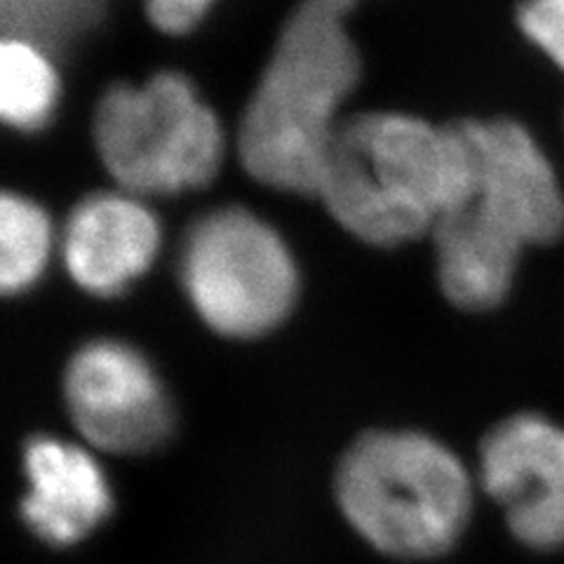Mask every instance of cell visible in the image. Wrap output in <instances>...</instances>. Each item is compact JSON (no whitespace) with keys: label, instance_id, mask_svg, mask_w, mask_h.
<instances>
[{"label":"cell","instance_id":"6da1fadb","mask_svg":"<svg viewBox=\"0 0 564 564\" xmlns=\"http://www.w3.org/2000/svg\"><path fill=\"white\" fill-rule=\"evenodd\" d=\"M475 182L466 120L431 126L404 113H365L339 126L317 196L356 238L395 247L470 205Z\"/></svg>","mask_w":564,"mask_h":564},{"label":"cell","instance_id":"7a4b0ae2","mask_svg":"<svg viewBox=\"0 0 564 564\" xmlns=\"http://www.w3.org/2000/svg\"><path fill=\"white\" fill-rule=\"evenodd\" d=\"M350 8L352 0H302L282 26L238 132L240 161L257 182L317 196L339 106L360 78Z\"/></svg>","mask_w":564,"mask_h":564},{"label":"cell","instance_id":"3957f363","mask_svg":"<svg viewBox=\"0 0 564 564\" xmlns=\"http://www.w3.org/2000/svg\"><path fill=\"white\" fill-rule=\"evenodd\" d=\"M475 487L462 456L437 437L372 431L344 452L334 494L346 522L375 551L431 560L462 541Z\"/></svg>","mask_w":564,"mask_h":564},{"label":"cell","instance_id":"277c9868","mask_svg":"<svg viewBox=\"0 0 564 564\" xmlns=\"http://www.w3.org/2000/svg\"><path fill=\"white\" fill-rule=\"evenodd\" d=\"M95 144L104 167L132 196L200 188L224 158L219 118L172 70L144 85H113L97 104Z\"/></svg>","mask_w":564,"mask_h":564},{"label":"cell","instance_id":"5b68a950","mask_svg":"<svg viewBox=\"0 0 564 564\" xmlns=\"http://www.w3.org/2000/svg\"><path fill=\"white\" fill-rule=\"evenodd\" d=\"M182 285L200 321L226 339H257L288 321L299 296L290 247L240 207L205 215L188 231Z\"/></svg>","mask_w":564,"mask_h":564},{"label":"cell","instance_id":"8992f818","mask_svg":"<svg viewBox=\"0 0 564 564\" xmlns=\"http://www.w3.org/2000/svg\"><path fill=\"white\" fill-rule=\"evenodd\" d=\"M64 402L87 447L147 454L174 429L167 388L153 362L118 339L83 344L64 369Z\"/></svg>","mask_w":564,"mask_h":564},{"label":"cell","instance_id":"52a82bcc","mask_svg":"<svg viewBox=\"0 0 564 564\" xmlns=\"http://www.w3.org/2000/svg\"><path fill=\"white\" fill-rule=\"evenodd\" d=\"M475 480L524 549H564V423L541 412L501 419L482 437Z\"/></svg>","mask_w":564,"mask_h":564},{"label":"cell","instance_id":"ba28073f","mask_svg":"<svg viewBox=\"0 0 564 564\" xmlns=\"http://www.w3.org/2000/svg\"><path fill=\"white\" fill-rule=\"evenodd\" d=\"M475 151L473 207L524 247L564 234V191L549 155L527 128L508 118L466 120Z\"/></svg>","mask_w":564,"mask_h":564},{"label":"cell","instance_id":"9c48e42d","mask_svg":"<svg viewBox=\"0 0 564 564\" xmlns=\"http://www.w3.org/2000/svg\"><path fill=\"white\" fill-rule=\"evenodd\" d=\"M26 491L20 513L35 539L68 549L113 513V489L97 456L76 443L33 435L22 454Z\"/></svg>","mask_w":564,"mask_h":564},{"label":"cell","instance_id":"30bf717a","mask_svg":"<svg viewBox=\"0 0 564 564\" xmlns=\"http://www.w3.org/2000/svg\"><path fill=\"white\" fill-rule=\"evenodd\" d=\"M161 250V226L132 193H95L70 212L62 238L64 267L80 290L118 296L144 275Z\"/></svg>","mask_w":564,"mask_h":564},{"label":"cell","instance_id":"8fae6325","mask_svg":"<svg viewBox=\"0 0 564 564\" xmlns=\"http://www.w3.org/2000/svg\"><path fill=\"white\" fill-rule=\"evenodd\" d=\"M433 238L440 288L454 306L489 311L503 302L513 288L524 250L518 238L473 205L440 219Z\"/></svg>","mask_w":564,"mask_h":564},{"label":"cell","instance_id":"7c38bea8","mask_svg":"<svg viewBox=\"0 0 564 564\" xmlns=\"http://www.w3.org/2000/svg\"><path fill=\"white\" fill-rule=\"evenodd\" d=\"M59 101L55 64L24 39H6L0 50V113L14 130H41Z\"/></svg>","mask_w":564,"mask_h":564},{"label":"cell","instance_id":"4fadbf2b","mask_svg":"<svg viewBox=\"0 0 564 564\" xmlns=\"http://www.w3.org/2000/svg\"><path fill=\"white\" fill-rule=\"evenodd\" d=\"M55 231L45 209L17 193L0 203V288L6 294H24L50 267Z\"/></svg>","mask_w":564,"mask_h":564},{"label":"cell","instance_id":"5bb4252c","mask_svg":"<svg viewBox=\"0 0 564 564\" xmlns=\"http://www.w3.org/2000/svg\"><path fill=\"white\" fill-rule=\"evenodd\" d=\"M101 8L104 0H0L6 39L35 45L74 39L99 20Z\"/></svg>","mask_w":564,"mask_h":564},{"label":"cell","instance_id":"9a60e30c","mask_svg":"<svg viewBox=\"0 0 564 564\" xmlns=\"http://www.w3.org/2000/svg\"><path fill=\"white\" fill-rule=\"evenodd\" d=\"M518 26L529 43L564 70V0H522Z\"/></svg>","mask_w":564,"mask_h":564},{"label":"cell","instance_id":"2e32d148","mask_svg":"<svg viewBox=\"0 0 564 564\" xmlns=\"http://www.w3.org/2000/svg\"><path fill=\"white\" fill-rule=\"evenodd\" d=\"M212 3L215 0H147V12L155 29L182 35L203 22Z\"/></svg>","mask_w":564,"mask_h":564}]
</instances>
